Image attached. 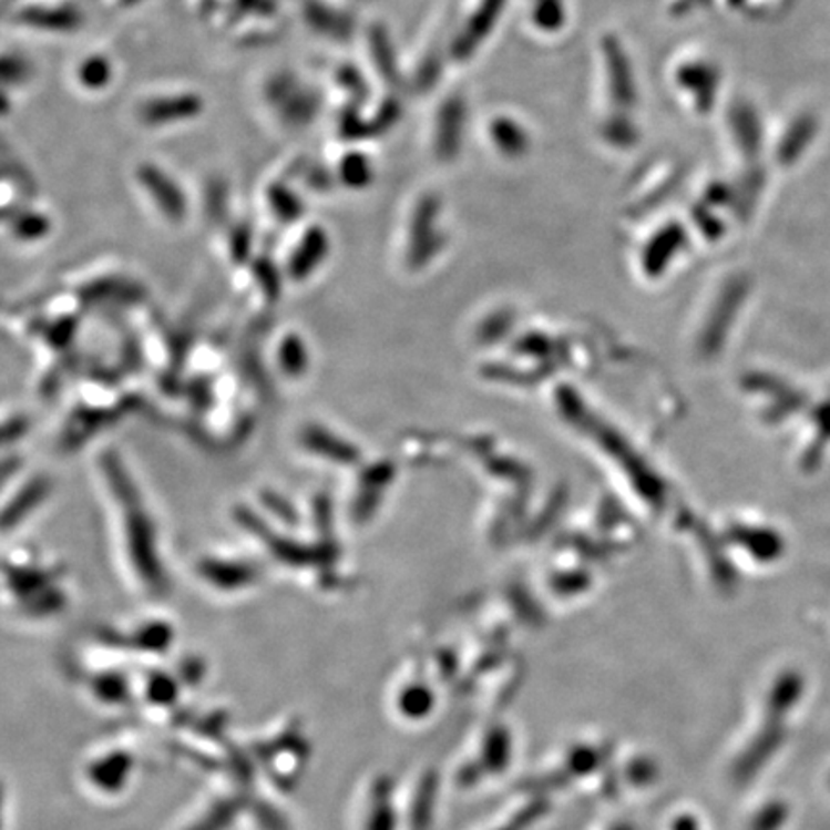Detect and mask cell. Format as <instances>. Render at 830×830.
I'll return each mask as SVG.
<instances>
[{"label":"cell","mask_w":830,"mask_h":830,"mask_svg":"<svg viewBox=\"0 0 830 830\" xmlns=\"http://www.w3.org/2000/svg\"><path fill=\"white\" fill-rule=\"evenodd\" d=\"M463 106H460L455 101L444 102L441 106V112L437 114V130H434V143L433 151L434 156H439L441 160H450L455 156L454 152L460 143V130L463 122Z\"/></svg>","instance_id":"2"},{"label":"cell","mask_w":830,"mask_h":830,"mask_svg":"<svg viewBox=\"0 0 830 830\" xmlns=\"http://www.w3.org/2000/svg\"><path fill=\"white\" fill-rule=\"evenodd\" d=\"M489 141L496 151L502 152V156H521L529 145V135L525 127L518 125L512 117H494L489 122Z\"/></svg>","instance_id":"4"},{"label":"cell","mask_w":830,"mask_h":830,"mask_svg":"<svg viewBox=\"0 0 830 830\" xmlns=\"http://www.w3.org/2000/svg\"><path fill=\"white\" fill-rule=\"evenodd\" d=\"M500 7H502V0H481V4L471 10L468 28H465L468 31L454 43L458 57H468L475 49V44L489 35V30L494 28V22L499 20Z\"/></svg>","instance_id":"1"},{"label":"cell","mask_w":830,"mask_h":830,"mask_svg":"<svg viewBox=\"0 0 830 830\" xmlns=\"http://www.w3.org/2000/svg\"><path fill=\"white\" fill-rule=\"evenodd\" d=\"M606 88L609 89L607 94L619 106H627L633 101V81H631L627 62L623 59L619 44L606 43Z\"/></svg>","instance_id":"3"},{"label":"cell","mask_w":830,"mask_h":830,"mask_svg":"<svg viewBox=\"0 0 830 830\" xmlns=\"http://www.w3.org/2000/svg\"><path fill=\"white\" fill-rule=\"evenodd\" d=\"M564 2L562 0H534L533 22L542 30H556L564 23Z\"/></svg>","instance_id":"5"}]
</instances>
